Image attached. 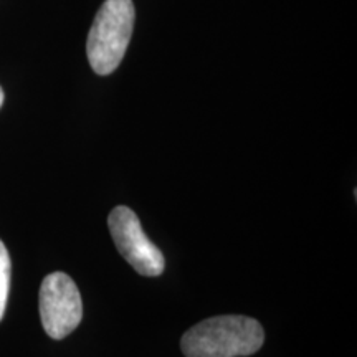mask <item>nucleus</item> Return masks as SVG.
<instances>
[{
	"mask_svg": "<svg viewBox=\"0 0 357 357\" xmlns=\"http://www.w3.org/2000/svg\"><path fill=\"white\" fill-rule=\"evenodd\" d=\"M108 225L121 257L142 276H159L166 260L162 252L147 238L139 218L129 207L119 205L109 213Z\"/></svg>",
	"mask_w": 357,
	"mask_h": 357,
	"instance_id": "nucleus-4",
	"label": "nucleus"
},
{
	"mask_svg": "<svg viewBox=\"0 0 357 357\" xmlns=\"http://www.w3.org/2000/svg\"><path fill=\"white\" fill-rule=\"evenodd\" d=\"M40 318L45 333L52 339L66 337L82 323V296L66 273L55 271L45 276L40 287Z\"/></svg>",
	"mask_w": 357,
	"mask_h": 357,
	"instance_id": "nucleus-3",
	"label": "nucleus"
},
{
	"mask_svg": "<svg viewBox=\"0 0 357 357\" xmlns=\"http://www.w3.org/2000/svg\"><path fill=\"white\" fill-rule=\"evenodd\" d=\"M3 100H6V96H3V89L0 88V108H2V105H3Z\"/></svg>",
	"mask_w": 357,
	"mask_h": 357,
	"instance_id": "nucleus-6",
	"label": "nucleus"
},
{
	"mask_svg": "<svg viewBox=\"0 0 357 357\" xmlns=\"http://www.w3.org/2000/svg\"><path fill=\"white\" fill-rule=\"evenodd\" d=\"M261 324L247 316H217L195 324L181 341L185 357H242L260 351Z\"/></svg>",
	"mask_w": 357,
	"mask_h": 357,
	"instance_id": "nucleus-1",
	"label": "nucleus"
},
{
	"mask_svg": "<svg viewBox=\"0 0 357 357\" xmlns=\"http://www.w3.org/2000/svg\"><path fill=\"white\" fill-rule=\"evenodd\" d=\"M132 0H106L98 10L88 35L86 53L95 73L106 77L123 61L132 35Z\"/></svg>",
	"mask_w": 357,
	"mask_h": 357,
	"instance_id": "nucleus-2",
	"label": "nucleus"
},
{
	"mask_svg": "<svg viewBox=\"0 0 357 357\" xmlns=\"http://www.w3.org/2000/svg\"><path fill=\"white\" fill-rule=\"evenodd\" d=\"M10 255H8L6 245L0 240V321H2L3 312H6L8 291H10Z\"/></svg>",
	"mask_w": 357,
	"mask_h": 357,
	"instance_id": "nucleus-5",
	"label": "nucleus"
}]
</instances>
